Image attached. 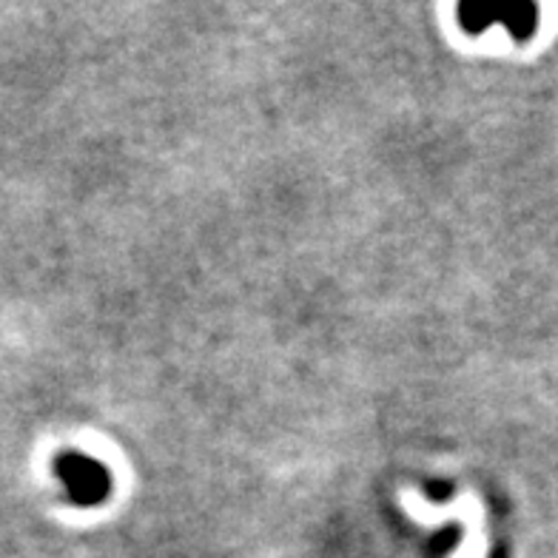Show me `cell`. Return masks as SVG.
Listing matches in <instances>:
<instances>
[{
    "instance_id": "cell-1",
    "label": "cell",
    "mask_w": 558,
    "mask_h": 558,
    "mask_svg": "<svg viewBox=\"0 0 558 558\" xmlns=\"http://www.w3.org/2000/svg\"><path fill=\"white\" fill-rule=\"evenodd\" d=\"M58 476L77 505H97L109 493V473L86 453H60Z\"/></svg>"
},
{
    "instance_id": "cell-2",
    "label": "cell",
    "mask_w": 558,
    "mask_h": 558,
    "mask_svg": "<svg viewBox=\"0 0 558 558\" xmlns=\"http://www.w3.org/2000/svg\"><path fill=\"white\" fill-rule=\"evenodd\" d=\"M536 21L538 9L530 7V3H513V7H471V3H464V7H459V23L473 35L490 29L493 23H501L515 40H527L536 32Z\"/></svg>"
}]
</instances>
